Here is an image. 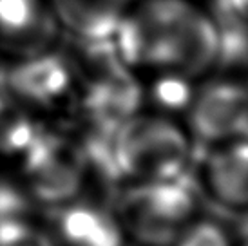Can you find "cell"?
Returning <instances> with one entry per match:
<instances>
[{
    "mask_svg": "<svg viewBox=\"0 0 248 246\" xmlns=\"http://www.w3.org/2000/svg\"><path fill=\"white\" fill-rule=\"evenodd\" d=\"M112 44L138 76L178 75L198 82L219 58L216 22L194 0H132Z\"/></svg>",
    "mask_w": 248,
    "mask_h": 246,
    "instance_id": "cell-1",
    "label": "cell"
},
{
    "mask_svg": "<svg viewBox=\"0 0 248 246\" xmlns=\"http://www.w3.org/2000/svg\"><path fill=\"white\" fill-rule=\"evenodd\" d=\"M198 186L216 205L232 212H245L248 205V145L247 138L205 145L198 152Z\"/></svg>",
    "mask_w": 248,
    "mask_h": 246,
    "instance_id": "cell-8",
    "label": "cell"
},
{
    "mask_svg": "<svg viewBox=\"0 0 248 246\" xmlns=\"http://www.w3.org/2000/svg\"><path fill=\"white\" fill-rule=\"evenodd\" d=\"M151 85L141 87L143 100L151 102L152 110L174 116L176 112L185 114L188 103L194 94V80L178 75H156L147 76Z\"/></svg>",
    "mask_w": 248,
    "mask_h": 246,
    "instance_id": "cell-11",
    "label": "cell"
},
{
    "mask_svg": "<svg viewBox=\"0 0 248 246\" xmlns=\"http://www.w3.org/2000/svg\"><path fill=\"white\" fill-rule=\"evenodd\" d=\"M112 210L127 241L136 246H174L200 215V196L186 176L129 181L118 192Z\"/></svg>",
    "mask_w": 248,
    "mask_h": 246,
    "instance_id": "cell-3",
    "label": "cell"
},
{
    "mask_svg": "<svg viewBox=\"0 0 248 246\" xmlns=\"http://www.w3.org/2000/svg\"><path fill=\"white\" fill-rule=\"evenodd\" d=\"M7 89L24 109H56L75 103V80L65 56L55 49L13 60L7 65Z\"/></svg>",
    "mask_w": 248,
    "mask_h": 246,
    "instance_id": "cell-6",
    "label": "cell"
},
{
    "mask_svg": "<svg viewBox=\"0 0 248 246\" xmlns=\"http://www.w3.org/2000/svg\"><path fill=\"white\" fill-rule=\"evenodd\" d=\"M51 235L56 246H125L127 243L112 208L80 198L58 206Z\"/></svg>",
    "mask_w": 248,
    "mask_h": 246,
    "instance_id": "cell-9",
    "label": "cell"
},
{
    "mask_svg": "<svg viewBox=\"0 0 248 246\" xmlns=\"http://www.w3.org/2000/svg\"><path fill=\"white\" fill-rule=\"evenodd\" d=\"M110 156L124 183L181 178L192 167L196 141L174 116L140 109L112 132Z\"/></svg>",
    "mask_w": 248,
    "mask_h": 246,
    "instance_id": "cell-2",
    "label": "cell"
},
{
    "mask_svg": "<svg viewBox=\"0 0 248 246\" xmlns=\"http://www.w3.org/2000/svg\"><path fill=\"white\" fill-rule=\"evenodd\" d=\"M29 199L16 179H9L0 174V225L9 219L28 215Z\"/></svg>",
    "mask_w": 248,
    "mask_h": 246,
    "instance_id": "cell-14",
    "label": "cell"
},
{
    "mask_svg": "<svg viewBox=\"0 0 248 246\" xmlns=\"http://www.w3.org/2000/svg\"><path fill=\"white\" fill-rule=\"evenodd\" d=\"M60 34L47 0H0V56L9 62L55 49Z\"/></svg>",
    "mask_w": 248,
    "mask_h": 246,
    "instance_id": "cell-7",
    "label": "cell"
},
{
    "mask_svg": "<svg viewBox=\"0 0 248 246\" xmlns=\"http://www.w3.org/2000/svg\"><path fill=\"white\" fill-rule=\"evenodd\" d=\"M185 127L196 143L216 145L243 139L248 129L247 87L234 76H217L194 89Z\"/></svg>",
    "mask_w": 248,
    "mask_h": 246,
    "instance_id": "cell-5",
    "label": "cell"
},
{
    "mask_svg": "<svg viewBox=\"0 0 248 246\" xmlns=\"http://www.w3.org/2000/svg\"><path fill=\"white\" fill-rule=\"evenodd\" d=\"M0 246H56V243L28 215H20L0 225Z\"/></svg>",
    "mask_w": 248,
    "mask_h": 246,
    "instance_id": "cell-13",
    "label": "cell"
},
{
    "mask_svg": "<svg viewBox=\"0 0 248 246\" xmlns=\"http://www.w3.org/2000/svg\"><path fill=\"white\" fill-rule=\"evenodd\" d=\"M62 33L75 40H112L132 0H47Z\"/></svg>",
    "mask_w": 248,
    "mask_h": 246,
    "instance_id": "cell-10",
    "label": "cell"
},
{
    "mask_svg": "<svg viewBox=\"0 0 248 246\" xmlns=\"http://www.w3.org/2000/svg\"><path fill=\"white\" fill-rule=\"evenodd\" d=\"M237 246H247V245H245V243L241 241V243H237Z\"/></svg>",
    "mask_w": 248,
    "mask_h": 246,
    "instance_id": "cell-15",
    "label": "cell"
},
{
    "mask_svg": "<svg viewBox=\"0 0 248 246\" xmlns=\"http://www.w3.org/2000/svg\"><path fill=\"white\" fill-rule=\"evenodd\" d=\"M174 246H237V241L219 221L198 215L181 232Z\"/></svg>",
    "mask_w": 248,
    "mask_h": 246,
    "instance_id": "cell-12",
    "label": "cell"
},
{
    "mask_svg": "<svg viewBox=\"0 0 248 246\" xmlns=\"http://www.w3.org/2000/svg\"><path fill=\"white\" fill-rule=\"evenodd\" d=\"M18 161L16 181L26 198L40 205L58 208L78 199L89 179L80 139L58 130L38 129Z\"/></svg>",
    "mask_w": 248,
    "mask_h": 246,
    "instance_id": "cell-4",
    "label": "cell"
}]
</instances>
